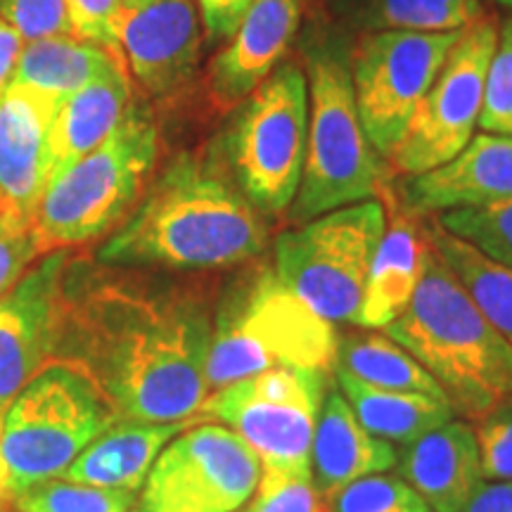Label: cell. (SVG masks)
Returning a JSON list of instances; mask_svg holds the SVG:
<instances>
[{"label":"cell","instance_id":"obj_1","mask_svg":"<svg viewBox=\"0 0 512 512\" xmlns=\"http://www.w3.org/2000/svg\"><path fill=\"white\" fill-rule=\"evenodd\" d=\"M214 311L192 283L69 259L53 358L81 370L119 420H190L209 394Z\"/></svg>","mask_w":512,"mask_h":512},{"label":"cell","instance_id":"obj_2","mask_svg":"<svg viewBox=\"0 0 512 512\" xmlns=\"http://www.w3.org/2000/svg\"><path fill=\"white\" fill-rule=\"evenodd\" d=\"M266 245L264 214L238 188L219 152H207L169 162L107 235L95 261L112 268L216 271L256 259Z\"/></svg>","mask_w":512,"mask_h":512},{"label":"cell","instance_id":"obj_3","mask_svg":"<svg viewBox=\"0 0 512 512\" xmlns=\"http://www.w3.org/2000/svg\"><path fill=\"white\" fill-rule=\"evenodd\" d=\"M384 335L434 377L467 422L512 396V347L432 245L413 299Z\"/></svg>","mask_w":512,"mask_h":512},{"label":"cell","instance_id":"obj_4","mask_svg":"<svg viewBox=\"0 0 512 512\" xmlns=\"http://www.w3.org/2000/svg\"><path fill=\"white\" fill-rule=\"evenodd\" d=\"M309 72V143L290 219L297 226L328 211L375 200L382 188V159L358 117L351 53L335 36L306 46Z\"/></svg>","mask_w":512,"mask_h":512},{"label":"cell","instance_id":"obj_5","mask_svg":"<svg viewBox=\"0 0 512 512\" xmlns=\"http://www.w3.org/2000/svg\"><path fill=\"white\" fill-rule=\"evenodd\" d=\"M159 155V131L145 100H131L105 143L55 176L34 214L46 252L107 238L136 209Z\"/></svg>","mask_w":512,"mask_h":512},{"label":"cell","instance_id":"obj_6","mask_svg":"<svg viewBox=\"0 0 512 512\" xmlns=\"http://www.w3.org/2000/svg\"><path fill=\"white\" fill-rule=\"evenodd\" d=\"M339 335L280 283L271 268L245 275L214 311L207 358L209 392L268 368L332 373Z\"/></svg>","mask_w":512,"mask_h":512},{"label":"cell","instance_id":"obj_7","mask_svg":"<svg viewBox=\"0 0 512 512\" xmlns=\"http://www.w3.org/2000/svg\"><path fill=\"white\" fill-rule=\"evenodd\" d=\"M114 422L119 415L95 384L69 363L50 358L3 408L0 444L12 496L62 477L83 448Z\"/></svg>","mask_w":512,"mask_h":512},{"label":"cell","instance_id":"obj_8","mask_svg":"<svg viewBox=\"0 0 512 512\" xmlns=\"http://www.w3.org/2000/svg\"><path fill=\"white\" fill-rule=\"evenodd\" d=\"M226 164L238 188L264 216H280L297 197L309 143V83L297 62H280L235 107Z\"/></svg>","mask_w":512,"mask_h":512},{"label":"cell","instance_id":"obj_9","mask_svg":"<svg viewBox=\"0 0 512 512\" xmlns=\"http://www.w3.org/2000/svg\"><path fill=\"white\" fill-rule=\"evenodd\" d=\"M387 228L380 200L328 211L275 240V275L328 323H354Z\"/></svg>","mask_w":512,"mask_h":512},{"label":"cell","instance_id":"obj_10","mask_svg":"<svg viewBox=\"0 0 512 512\" xmlns=\"http://www.w3.org/2000/svg\"><path fill=\"white\" fill-rule=\"evenodd\" d=\"M330 375L311 368H268L214 389L190 422H219L261 465L311 477V444Z\"/></svg>","mask_w":512,"mask_h":512},{"label":"cell","instance_id":"obj_11","mask_svg":"<svg viewBox=\"0 0 512 512\" xmlns=\"http://www.w3.org/2000/svg\"><path fill=\"white\" fill-rule=\"evenodd\" d=\"M460 31H363L356 41L351 81L358 117L380 157L389 159L401 143Z\"/></svg>","mask_w":512,"mask_h":512},{"label":"cell","instance_id":"obj_12","mask_svg":"<svg viewBox=\"0 0 512 512\" xmlns=\"http://www.w3.org/2000/svg\"><path fill=\"white\" fill-rule=\"evenodd\" d=\"M261 460L219 422H197L159 453L143 489V512H238L252 498Z\"/></svg>","mask_w":512,"mask_h":512},{"label":"cell","instance_id":"obj_13","mask_svg":"<svg viewBox=\"0 0 512 512\" xmlns=\"http://www.w3.org/2000/svg\"><path fill=\"white\" fill-rule=\"evenodd\" d=\"M498 38L496 19L482 15L460 31L437 79L389 157L394 171L418 176L451 162L475 136L484 81Z\"/></svg>","mask_w":512,"mask_h":512},{"label":"cell","instance_id":"obj_14","mask_svg":"<svg viewBox=\"0 0 512 512\" xmlns=\"http://www.w3.org/2000/svg\"><path fill=\"white\" fill-rule=\"evenodd\" d=\"M72 249L43 254L0 297V408L53 358L62 283Z\"/></svg>","mask_w":512,"mask_h":512},{"label":"cell","instance_id":"obj_15","mask_svg":"<svg viewBox=\"0 0 512 512\" xmlns=\"http://www.w3.org/2000/svg\"><path fill=\"white\" fill-rule=\"evenodd\" d=\"M195 0H140L121 8L119 48L147 95L171 100L195 76L202 31Z\"/></svg>","mask_w":512,"mask_h":512},{"label":"cell","instance_id":"obj_16","mask_svg":"<svg viewBox=\"0 0 512 512\" xmlns=\"http://www.w3.org/2000/svg\"><path fill=\"white\" fill-rule=\"evenodd\" d=\"M60 105L15 81L0 98V214L34 221L53 178L50 133Z\"/></svg>","mask_w":512,"mask_h":512},{"label":"cell","instance_id":"obj_17","mask_svg":"<svg viewBox=\"0 0 512 512\" xmlns=\"http://www.w3.org/2000/svg\"><path fill=\"white\" fill-rule=\"evenodd\" d=\"M316 0H254L209 69L211 102L235 110L283 62Z\"/></svg>","mask_w":512,"mask_h":512},{"label":"cell","instance_id":"obj_18","mask_svg":"<svg viewBox=\"0 0 512 512\" xmlns=\"http://www.w3.org/2000/svg\"><path fill=\"white\" fill-rule=\"evenodd\" d=\"M512 200V136L477 133L451 162L403 178L399 202L415 216Z\"/></svg>","mask_w":512,"mask_h":512},{"label":"cell","instance_id":"obj_19","mask_svg":"<svg viewBox=\"0 0 512 512\" xmlns=\"http://www.w3.org/2000/svg\"><path fill=\"white\" fill-rule=\"evenodd\" d=\"M399 475L427 503L430 512H463L486 482L479 463L475 427L451 420L406 446L396 458Z\"/></svg>","mask_w":512,"mask_h":512},{"label":"cell","instance_id":"obj_20","mask_svg":"<svg viewBox=\"0 0 512 512\" xmlns=\"http://www.w3.org/2000/svg\"><path fill=\"white\" fill-rule=\"evenodd\" d=\"M387 192V185H384ZM387 228L370 266L366 294L356 325L366 330H384L401 316L413 299L422 271H425L430 238L420 216L401 207V202L387 192Z\"/></svg>","mask_w":512,"mask_h":512},{"label":"cell","instance_id":"obj_21","mask_svg":"<svg viewBox=\"0 0 512 512\" xmlns=\"http://www.w3.org/2000/svg\"><path fill=\"white\" fill-rule=\"evenodd\" d=\"M396 458L394 444L368 432L342 392L330 387L311 444V477L320 496L330 501L356 479L392 470Z\"/></svg>","mask_w":512,"mask_h":512},{"label":"cell","instance_id":"obj_22","mask_svg":"<svg viewBox=\"0 0 512 512\" xmlns=\"http://www.w3.org/2000/svg\"><path fill=\"white\" fill-rule=\"evenodd\" d=\"M190 425V420L114 422L110 430H105L98 439L83 448L74 463L62 472V479L100 486V489L136 491V494H140L164 446Z\"/></svg>","mask_w":512,"mask_h":512},{"label":"cell","instance_id":"obj_23","mask_svg":"<svg viewBox=\"0 0 512 512\" xmlns=\"http://www.w3.org/2000/svg\"><path fill=\"white\" fill-rule=\"evenodd\" d=\"M131 100V81L124 64L107 69L98 79L69 95L57 110L50 133L53 178L105 143V138L119 126Z\"/></svg>","mask_w":512,"mask_h":512},{"label":"cell","instance_id":"obj_24","mask_svg":"<svg viewBox=\"0 0 512 512\" xmlns=\"http://www.w3.org/2000/svg\"><path fill=\"white\" fill-rule=\"evenodd\" d=\"M332 375L361 425L389 444L411 446L456 418V411L446 399L373 387L339 366L332 368Z\"/></svg>","mask_w":512,"mask_h":512},{"label":"cell","instance_id":"obj_25","mask_svg":"<svg viewBox=\"0 0 512 512\" xmlns=\"http://www.w3.org/2000/svg\"><path fill=\"white\" fill-rule=\"evenodd\" d=\"M117 64H124V57L98 43L76 36H50L22 48L12 81L64 102Z\"/></svg>","mask_w":512,"mask_h":512},{"label":"cell","instance_id":"obj_26","mask_svg":"<svg viewBox=\"0 0 512 512\" xmlns=\"http://www.w3.org/2000/svg\"><path fill=\"white\" fill-rule=\"evenodd\" d=\"M335 366L373 387L446 399L434 377L384 332L363 330L339 335Z\"/></svg>","mask_w":512,"mask_h":512},{"label":"cell","instance_id":"obj_27","mask_svg":"<svg viewBox=\"0 0 512 512\" xmlns=\"http://www.w3.org/2000/svg\"><path fill=\"white\" fill-rule=\"evenodd\" d=\"M425 226L430 245L451 266V271L475 299L479 311L512 347V268L491 261L472 245L453 238L434 219Z\"/></svg>","mask_w":512,"mask_h":512},{"label":"cell","instance_id":"obj_28","mask_svg":"<svg viewBox=\"0 0 512 512\" xmlns=\"http://www.w3.org/2000/svg\"><path fill=\"white\" fill-rule=\"evenodd\" d=\"M339 8L361 31L444 34L484 15L482 0H342Z\"/></svg>","mask_w":512,"mask_h":512},{"label":"cell","instance_id":"obj_29","mask_svg":"<svg viewBox=\"0 0 512 512\" xmlns=\"http://www.w3.org/2000/svg\"><path fill=\"white\" fill-rule=\"evenodd\" d=\"M136 503V491L100 489L55 477L12 496V512H131Z\"/></svg>","mask_w":512,"mask_h":512},{"label":"cell","instance_id":"obj_30","mask_svg":"<svg viewBox=\"0 0 512 512\" xmlns=\"http://www.w3.org/2000/svg\"><path fill=\"white\" fill-rule=\"evenodd\" d=\"M432 219L453 238L472 245L491 261L512 268V200L441 211Z\"/></svg>","mask_w":512,"mask_h":512},{"label":"cell","instance_id":"obj_31","mask_svg":"<svg viewBox=\"0 0 512 512\" xmlns=\"http://www.w3.org/2000/svg\"><path fill=\"white\" fill-rule=\"evenodd\" d=\"M328 503L330 512H430L401 477L382 472L347 484Z\"/></svg>","mask_w":512,"mask_h":512},{"label":"cell","instance_id":"obj_32","mask_svg":"<svg viewBox=\"0 0 512 512\" xmlns=\"http://www.w3.org/2000/svg\"><path fill=\"white\" fill-rule=\"evenodd\" d=\"M477 126L482 128V133L512 136V17L498 27L494 55L486 69Z\"/></svg>","mask_w":512,"mask_h":512},{"label":"cell","instance_id":"obj_33","mask_svg":"<svg viewBox=\"0 0 512 512\" xmlns=\"http://www.w3.org/2000/svg\"><path fill=\"white\" fill-rule=\"evenodd\" d=\"M245 512H330V503L320 496L313 477L261 465L259 484Z\"/></svg>","mask_w":512,"mask_h":512},{"label":"cell","instance_id":"obj_34","mask_svg":"<svg viewBox=\"0 0 512 512\" xmlns=\"http://www.w3.org/2000/svg\"><path fill=\"white\" fill-rule=\"evenodd\" d=\"M482 475L489 482H512V396L472 422Z\"/></svg>","mask_w":512,"mask_h":512},{"label":"cell","instance_id":"obj_35","mask_svg":"<svg viewBox=\"0 0 512 512\" xmlns=\"http://www.w3.org/2000/svg\"><path fill=\"white\" fill-rule=\"evenodd\" d=\"M46 252L34 221L0 214V297L19 283Z\"/></svg>","mask_w":512,"mask_h":512},{"label":"cell","instance_id":"obj_36","mask_svg":"<svg viewBox=\"0 0 512 512\" xmlns=\"http://www.w3.org/2000/svg\"><path fill=\"white\" fill-rule=\"evenodd\" d=\"M0 17L24 38V43L74 36L64 0H0Z\"/></svg>","mask_w":512,"mask_h":512},{"label":"cell","instance_id":"obj_37","mask_svg":"<svg viewBox=\"0 0 512 512\" xmlns=\"http://www.w3.org/2000/svg\"><path fill=\"white\" fill-rule=\"evenodd\" d=\"M64 5H67L76 38L98 43V46L121 55L117 36L121 0H64Z\"/></svg>","mask_w":512,"mask_h":512},{"label":"cell","instance_id":"obj_38","mask_svg":"<svg viewBox=\"0 0 512 512\" xmlns=\"http://www.w3.org/2000/svg\"><path fill=\"white\" fill-rule=\"evenodd\" d=\"M254 0H200V19L204 24V36L214 43H226L238 24L245 17Z\"/></svg>","mask_w":512,"mask_h":512},{"label":"cell","instance_id":"obj_39","mask_svg":"<svg viewBox=\"0 0 512 512\" xmlns=\"http://www.w3.org/2000/svg\"><path fill=\"white\" fill-rule=\"evenodd\" d=\"M463 512H512V482H482Z\"/></svg>","mask_w":512,"mask_h":512},{"label":"cell","instance_id":"obj_40","mask_svg":"<svg viewBox=\"0 0 512 512\" xmlns=\"http://www.w3.org/2000/svg\"><path fill=\"white\" fill-rule=\"evenodd\" d=\"M22 48H24V38L19 36L3 17H0V98H3V93L8 91V86L12 83L17 60L19 55H22Z\"/></svg>","mask_w":512,"mask_h":512},{"label":"cell","instance_id":"obj_41","mask_svg":"<svg viewBox=\"0 0 512 512\" xmlns=\"http://www.w3.org/2000/svg\"><path fill=\"white\" fill-rule=\"evenodd\" d=\"M0 432H3V408H0ZM0 496L12 498V491H10V472H8V465H5L3 444H0Z\"/></svg>","mask_w":512,"mask_h":512},{"label":"cell","instance_id":"obj_42","mask_svg":"<svg viewBox=\"0 0 512 512\" xmlns=\"http://www.w3.org/2000/svg\"><path fill=\"white\" fill-rule=\"evenodd\" d=\"M0 512H12V498L0 496Z\"/></svg>","mask_w":512,"mask_h":512},{"label":"cell","instance_id":"obj_43","mask_svg":"<svg viewBox=\"0 0 512 512\" xmlns=\"http://www.w3.org/2000/svg\"><path fill=\"white\" fill-rule=\"evenodd\" d=\"M136 3H140V0H121V8H131Z\"/></svg>","mask_w":512,"mask_h":512},{"label":"cell","instance_id":"obj_44","mask_svg":"<svg viewBox=\"0 0 512 512\" xmlns=\"http://www.w3.org/2000/svg\"><path fill=\"white\" fill-rule=\"evenodd\" d=\"M494 3H498V5H503V8L512 10V0H494Z\"/></svg>","mask_w":512,"mask_h":512},{"label":"cell","instance_id":"obj_45","mask_svg":"<svg viewBox=\"0 0 512 512\" xmlns=\"http://www.w3.org/2000/svg\"><path fill=\"white\" fill-rule=\"evenodd\" d=\"M131 512H143V510H140V508H133V510H131Z\"/></svg>","mask_w":512,"mask_h":512},{"label":"cell","instance_id":"obj_46","mask_svg":"<svg viewBox=\"0 0 512 512\" xmlns=\"http://www.w3.org/2000/svg\"><path fill=\"white\" fill-rule=\"evenodd\" d=\"M335 3H337V5H339V3H342V0H335Z\"/></svg>","mask_w":512,"mask_h":512}]
</instances>
